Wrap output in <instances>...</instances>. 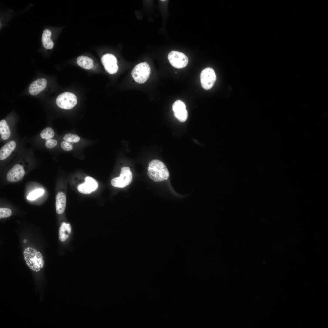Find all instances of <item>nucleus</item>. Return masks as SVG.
<instances>
[{
  "label": "nucleus",
  "mask_w": 328,
  "mask_h": 328,
  "mask_svg": "<svg viewBox=\"0 0 328 328\" xmlns=\"http://www.w3.org/2000/svg\"><path fill=\"white\" fill-rule=\"evenodd\" d=\"M23 255L26 265L33 271L38 272L43 268L44 261L40 251L34 248L28 247L24 249Z\"/></svg>",
  "instance_id": "f257e3e1"
},
{
  "label": "nucleus",
  "mask_w": 328,
  "mask_h": 328,
  "mask_svg": "<svg viewBox=\"0 0 328 328\" xmlns=\"http://www.w3.org/2000/svg\"><path fill=\"white\" fill-rule=\"evenodd\" d=\"M147 174L155 182L167 180L169 176V171L165 164L158 159H153L149 163Z\"/></svg>",
  "instance_id": "f03ea898"
},
{
  "label": "nucleus",
  "mask_w": 328,
  "mask_h": 328,
  "mask_svg": "<svg viewBox=\"0 0 328 328\" xmlns=\"http://www.w3.org/2000/svg\"><path fill=\"white\" fill-rule=\"evenodd\" d=\"M150 68L149 64L142 62L136 65L131 72L132 76L135 81L139 84L145 83L149 78Z\"/></svg>",
  "instance_id": "7ed1b4c3"
},
{
  "label": "nucleus",
  "mask_w": 328,
  "mask_h": 328,
  "mask_svg": "<svg viewBox=\"0 0 328 328\" xmlns=\"http://www.w3.org/2000/svg\"><path fill=\"white\" fill-rule=\"evenodd\" d=\"M132 176L129 167H123L121 169L120 176L112 179L111 181V184L115 187L124 188L131 183L132 181Z\"/></svg>",
  "instance_id": "20e7f679"
},
{
  "label": "nucleus",
  "mask_w": 328,
  "mask_h": 328,
  "mask_svg": "<svg viewBox=\"0 0 328 328\" xmlns=\"http://www.w3.org/2000/svg\"><path fill=\"white\" fill-rule=\"evenodd\" d=\"M77 103V98L73 94L65 92L60 94L56 98V103L59 108L65 109L73 108Z\"/></svg>",
  "instance_id": "39448f33"
},
{
  "label": "nucleus",
  "mask_w": 328,
  "mask_h": 328,
  "mask_svg": "<svg viewBox=\"0 0 328 328\" xmlns=\"http://www.w3.org/2000/svg\"><path fill=\"white\" fill-rule=\"evenodd\" d=\"M216 80V76L214 70L210 67L203 69L200 75V80L202 87L208 90L211 88Z\"/></svg>",
  "instance_id": "423d86ee"
},
{
  "label": "nucleus",
  "mask_w": 328,
  "mask_h": 328,
  "mask_svg": "<svg viewBox=\"0 0 328 328\" xmlns=\"http://www.w3.org/2000/svg\"><path fill=\"white\" fill-rule=\"evenodd\" d=\"M168 58L172 65L178 69L185 67L188 62V59L186 55L176 51L173 50L170 52Z\"/></svg>",
  "instance_id": "0eeeda50"
},
{
  "label": "nucleus",
  "mask_w": 328,
  "mask_h": 328,
  "mask_svg": "<svg viewBox=\"0 0 328 328\" xmlns=\"http://www.w3.org/2000/svg\"><path fill=\"white\" fill-rule=\"evenodd\" d=\"M50 27L45 26L43 29L41 38L40 50L48 51L53 49L54 45L53 39V32Z\"/></svg>",
  "instance_id": "6e6552de"
},
{
  "label": "nucleus",
  "mask_w": 328,
  "mask_h": 328,
  "mask_svg": "<svg viewBox=\"0 0 328 328\" xmlns=\"http://www.w3.org/2000/svg\"><path fill=\"white\" fill-rule=\"evenodd\" d=\"M101 61L106 71L109 73L114 74L117 73L118 69L116 57L111 53L104 55L101 58Z\"/></svg>",
  "instance_id": "1a4fd4ad"
},
{
  "label": "nucleus",
  "mask_w": 328,
  "mask_h": 328,
  "mask_svg": "<svg viewBox=\"0 0 328 328\" xmlns=\"http://www.w3.org/2000/svg\"><path fill=\"white\" fill-rule=\"evenodd\" d=\"M175 117L181 122L185 121L188 118V111L184 102L180 100L176 101L172 106Z\"/></svg>",
  "instance_id": "9d476101"
},
{
  "label": "nucleus",
  "mask_w": 328,
  "mask_h": 328,
  "mask_svg": "<svg viewBox=\"0 0 328 328\" xmlns=\"http://www.w3.org/2000/svg\"><path fill=\"white\" fill-rule=\"evenodd\" d=\"M25 174L23 166L19 164H16L10 169L6 175V179L10 182L15 183L21 180Z\"/></svg>",
  "instance_id": "9b49d317"
},
{
  "label": "nucleus",
  "mask_w": 328,
  "mask_h": 328,
  "mask_svg": "<svg viewBox=\"0 0 328 328\" xmlns=\"http://www.w3.org/2000/svg\"><path fill=\"white\" fill-rule=\"evenodd\" d=\"M98 186L97 182L92 177L88 176L85 178V182L79 185L77 190L80 193L89 194L96 190Z\"/></svg>",
  "instance_id": "f8f14e48"
},
{
  "label": "nucleus",
  "mask_w": 328,
  "mask_h": 328,
  "mask_svg": "<svg viewBox=\"0 0 328 328\" xmlns=\"http://www.w3.org/2000/svg\"><path fill=\"white\" fill-rule=\"evenodd\" d=\"M47 84V81L46 79L43 78L37 79L30 84L29 92L32 95H36L45 89Z\"/></svg>",
  "instance_id": "ddd939ff"
},
{
  "label": "nucleus",
  "mask_w": 328,
  "mask_h": 328,
  "mask_svg": "<svg viewBox=\"0 0 328 328\" xmlns=\"http://www.w3.org/2000/svg\"><path fill=\"white\" fill-rule=\"evenodd\" d=\"M66 196L65 194L61 192H58L56 196V213L61 214L64 212L66 206Z\"/></svg>",
  "instance_id": "4468645a"
},
{
  "label": "nucleus",
  "mask_w": 328,
  "mask_h": 328,
  "mask_svg": "<svg viewBox=\"0 0 328 328\" xmlns=\"http://www.w3.org/2000/svg\"><path fill=\"white\" fill-rule=\"evenodd\" d=\"M16 147V143L11 140L3 146L0 150V159L3 160L7 158L15 149Z\"/></svg>",
  "instance_id": "2eb2a0df"
},
{
  "label": "nucleus",
  "mask_w": 328,
  "mask_h": 328,
  "mask_svg": "<svg viewBox=\"0 0 328 328\" xmlns=\"http://www.w3.org/2000/svg\"><path fill=\"white\" fill-rule=\"evenodd\" d=\"M71 227L69 223L63 222L59 229V238L61 241H64L69 237L71 232Z\"/></svg>",
  "instance_id": "dca6fc26"
},
{
  "label": "nucleus",
  "mask_w": 328,
  "mask_h": 328,
  "mask_svg": "<svg viewBox=\"0 0 328 328\" xmlns=\"http://www.w3.org/2000/svg\"><path fill=\"white\" fill-rule=\"evenodd\" d=\"M77 64L82 68L87 70L92 69L93 66V61L90 58L85 56H80L77 59Z\"/></svg>",
  "instance_id": "f3484780"
},
{
  "label": "nucleus",
  "mask_w": 328,
  "mask_h": 328,
  "mask_svg": "<svg viewBox=\"0 0 328 328\" xmlns=\"http://www.w3.org/2000/svg\"><path fill=\"white\" fill-rule=\"evenodd\" d=\"M0 133L2 138L4 140L8 139L11 135L9 126L4 119H2L0 121Z\"/></svg>",
  "instance_id": "a211bd4d"
},
{
  "label": "nucleus",
  "mask_w": 328,
  "mask_h": 328,
  "mask_svg": "<svg viewBox=\"0 0 328 328\" xmlns=\"http://www.w3.org/2000/svg\"><path fill=\"white\" fill-rule=\"evenodd\" d=\"M13 12V11L11 10L8 11L3 12L1 13L0 22L1 30L4 26L7 25L14 15Z\"/></svg>",
  "instance_id": "6ab92c4d"
},
{
  "label": "nucleus",
  "mask_w": 328,
  "mask_h": 328,
  "mask_svg": "<svg viewBox=\"0 0 328 328\" xmlns=\"http://www.w3.org/2000/svg\"><path fill=\"white\" fill-rule=\"evenodd\" d=\"M54 135V132L53 129L50 127H47L41 131L40 136L42 139L47 140L53 138Z\"/></svg>",
  "instance_id": "aec40b11"
},
{
  "label": "nucleus",
  "mask_w": 328,
  "mask_h": 328,
  "mask_svg": "<svg viewBox=\"0 0 328 328\" xmlns=\"http://www.w3.org/2000/svg\"><path fill=\"white\" fill-rule=\"evenodd\" d=\"M44 192V190L42 189H37L30 193L27 197V198L30 200H35L42 196Z\"/></svg>",
  "instance_id": "412c9836"
},
{
  "label": "nucleus",
  "mask_w": 328,
  "mask_h": 328,
  "mask_svg": "<svg viewBox=\"0 0 328 328\" xmlns=\"http://www.w3.org/2000/svg\"><path fill=\"white\" fill-rule=\"evenodd\" d=\"M80 137L78 135L72 133L67 134L63 138L64 141L71 143L77 142L80 141Z\"/></svg>",
  "instance_id": "4be33fe9"
},
{
  "label": "nucleus",
  "mask_w": 328,
  "mask_h": 328,
  "mask_svg": "<svg viewBox=\"0 0 328 328\" xmlns=\"http://www.w3.org/2000/svg\"><path fill=\"white\" fill-rule=\"evenodd\" d=\"M12 214V211L9 208H2L0 209V218L9 217Z\"/></svg>",
  "instance_id": "5701e85b"
},
{
  "label": "nucleus",
  "mask_w": 328,
  "mask_h": 328,
  "mask_svg": "<svg viewBox=\"0 0 328 328\" xmlns=\"http://www.w3.org/2000/svg\"><path fill=\"white\" fill-rule=\"evenodd\" d=\"M61 146L63 150L67 151H71L73 148L71 143L66 141H63L61 142Z\"/></svg>",
  "instance_id": "b1692460"
},
{
  "label": "nucleus",
  "mask_w": 328,
  "mask_h": 328,
  "mask_svg": "<svg viewBox=\"0 0 328 328\" xmlns=\"http://www.w3.org/2000/svg\"><path fill=\"white\" fill-rule=\"evenodd\" d=\"M57 141L54 139H49L46 140L45 142V146L48 149H51L57 145Z\"/></svg>",
  "instance_id": "393cba45"
},
{
  "label": "nucleus",
  "mask_w": 328,
  "mask_h": 328,
  "mask_svg": "<svg viewBox=\"0 0 328 328\" xmlns=\"http://www.w3.org/2000/svg\"><path fill=\"white\" fill-rule=\"evenodd\" d=\"M26 241H26V239H24V241H23V242H24V243H26Z\"/></svg>",
  "instance_id": "a878e982"
}]
</instances>
